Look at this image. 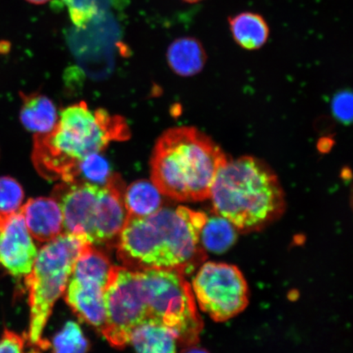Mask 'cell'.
I'll use <instances>...</instances> for the list:
<instances>
[{
	"instance_id": "1",
	"label": "cell",
	"mask_w": 353,
	"mask_h": 353,
	"mask_svg": "<svg viewBox=\"0 0 353 353\" xmlns=\"http://www.w3.org/2000/svg\"><path fill=\"white\" fill-rule=\"evenodd\" d=\"M207 218L185 206L161 208L145 217L128 216L117 241L119 259L132 270L191 272L206 258L201 232Z\"/></svg>"
},
{
	"instance_id": "2",
	"label": "cell",
	"mask_w": 353,
	"mask_h": 353,
	"mask_svg": "<svg viewBox=\"0 0 353 353\" xmlns=\"http://www.w3.org/2000/svg\"><path fill=\"white\" fill-rule=\"evenodd\" d=\"M130 138L125 119L103 109L92 112L81 101L61 110L52 130L34 134L33 164L47 179L72 183L77 181L83 159L100 153L114 141Z\"/></svg>"
},
{
	"instance_id": "3",
	"label": "cell",
	"mask_w": 353,
	"mask_h": 353,
	"mask_svg": "<svg viewBox=\"0 0 353 353\" xmlns=\"http://www.w3.org/2000/svg\"><path fill=\"white\" fill-rule=\"evenodd\" d=\"M228 159L217 144L194 127L167 130L151 159L152 182L162 195L196 202L210 197L219 170Z\"/></svg>"
},
{
	"instance_id": "4",
	"label": "cell",
	"mask_w": 353,
	"mask_h": 353,
	"mask_svg": "<svg viewBox=\"0 0 353 353\" xmlns=\"http://www.w3.org/2000/svg\"><path fill=\"white\" fill-rule=\"evenodd\" d=\"M216 214L237 231H256L281 216L285 194L277 176L252 157L228 160L216 176L210 197Z\"/></svg>"
},
{
	"instance_id": "5",
	"label": "cell",
	"mask_w": 353,
	"mask_h": 353,
	"mask_svg": "<svg viewBox=\"0 0 353 353\" xmlns=\"http://www.w3.org/2000/svg\"><path fill=\"white\" fill-rule=\"evenodd\" d=\"M90 245L83 234L63 232L39 251L32 271L26 276L29 291L30 343L47 345L42 339L44 327L57 300L65 292L79 256Z\"/></svg>"
},
{
	"instance_id": "6",
	"label": "cell",
	"mask_w": 353,
	"mask_h": 353,
	"mask_svg": "<svg viewBox=\"0 0 353 353\" xmlns=\"http://www.w3.org/2000/svg\"><path fill=\"white\" fill-rule=\"evenodd\" d=\"M138 273L148 323L173 330L178 341L195 344L203 329L195 296L183 272L173 269H145Z\"/></svg>"
},
{
	"instance_id": "7",
	"label": "cell",
	"mask_w": 353,
	"mask_h": 353,
	"mask_svg": "<svg viewBox=\"0 0 353 353\" xmlns=\"http://www.w3.org/2000/svg\"><path fill=\"white\" fill-rule=\"evenodd\" d=\"M105 321L101 334L114 347L130 343L132 333L148 323L147 307L141 295L138 273L112 266L104 295Z\"/></svg>"
},
{
	"instance_id": "8",
	"label": "cell",
	"mask_w": 353,
	"mask_h": 353,
	"mask_svg": "<svg viewBox=\"0 0 353 353\" xmlns=\"http://www.w3.org/2000/svg\"><path fill=\"white\" fill-rule=\"evenodd\" d=\"M199 307L217 322L233 319L249 303V290L242 272L234 265L208 262L192 281Z\"/></svg>"
},
{
	"instance_id": "9",
	"label": "cell",
	"mask_w": 353,
	"mask_h": 353,
	"mask_svg": "<svg viewBox=\"0 0 353 353\" xmlns=\"http://www.w3.org/2000/svg\"><path fill=\"white\" fill-rule=\"evenodd\" d=\"M108 256L90 245L74 265L65 290L66 303L83 321L101 330L105 321L104 295L109 281Z\"/></svg>"
},
{
	"instance_id": "10",
	"label": "cell",
	"mask_w": 353,
	"mask_h": 353,
	"mask_svg": "<svg viewBox=\"0 0 353 353\" xmlns=\"http://www.w3.org/2000/svg\"><path fill=\"white\" fill-rule=\"evenodd\" d=\"M99 190L98 185L85 181L55 188L54 198L63 210L64 232L83 234L90 243Z\"/></svg>"
},
{
	"instance_id": "11",
	"label": "cell",
	"mask_w": 353,
	"mask_h": 353,
	"mask_svg": "<svg viewBox=\"0 0 353 353\" xmlns=\"http://www.w3.org/2000/svg\"><path fill=\"white\" fill-rule=\"evenodd\" d=\"M125 183L120 175L112 174L100 188L90 243L110 244L118 241L128 217L125 205Z\"/></svg>"
},
{
	"instance_id": "12",
	"label": "cell",
	"mask_w": 353,
	"mask_h": 353,
	"mask_svg": "<svg viewBox=\"0 0 353 353\" xmlns=\"http://www.w3.org/2000/svg\"><path fill=\"white\" fill-rule=\"evenodd\" d=\"M37 254L23 215L19 211L0 229V263L13 276L26 277L32 271Z\"/></svg>"
},
{
	"instance_id": "13",
	"label": "cell",
	"mask_w": 353,
	"mask_h": 353,
	"mask_svg": "<svg viewBox=\"0 0 353 353\" xmlns=\"http://www.w3.org/2000/svg\"><path fill=\"white\" fill-rule=\"evenodd\" d=\"M20 211L35 241L48 243L64 232L63 210L54 197L30 199Z\"/></svg>"
},
{
	"instance_id": "14",
	"label": "cell",
	"mask_w": 353,
	"mask_h": 353,
	"mask_svg": "<svg viewBox=\"0 0 353 353\" xmlns=\"http://www.w3.org/2000/svg\"><path fill=\"white\" fill-rule=\"evenodd\" d=\"M166 57L171 70L183 77L200 73L207 61L206 52L202 43L192 37L175 39L168 48Z\"/></svg>"
},
{
	"instance_id": "15",
	"label": "cell",
	"mask_w": 353,
	"mask_h": 353,
	"mask_svg": "<svg viewBox=\"0 0 353 353\" xmlns=\"http://www.w3.org/2000/svg\"><path fill=\"white\" fill-rule=\"evenodd\" d=\"M21 95L23 103L21 108L20 120L25 129L35 134H47L52 130L59 120L52 101L39 94Z\"/></svg>"
},
{
	"instance_id": "16",
	"label": "cell",
	"mask_w": 353,
	"mask_h": 353,
	"mask_svg": "<svg viewBox=\"0 0 353 353\" xmlns=\"http://www.w3.org/2000/svg\"><path fill=\"white\" fill-rule=\"evenodd\" d=\"M229 26L237 44L247 50L262 48L269 37V26L261 15L241 12L229 17Z\"/></svg>"
},
{
	"instance_id": "17",
	"label": "cell",
	"mask_w": 353,
	"mask_h": 353,
	"mask_svg": "<svg viewBox=\"0 0 353 353\" xmlns=\"http://www.w3.org/2000/svg\"><path fill=\"white\" fill-rule=\"evenodd\" d=\"M176 341L173 330L154 323L139 326L130 339L137 353H176Z\"/></svg>"
},
{
	"instance_id": "18",
	"label": "cell",
	"mask_w": 353,
	"mask_h": 353,
	"mask_svg": "<svg viewBox=\"0 0 353 353\" xmlns=\"http://www.w3.org/2000/svg\"><path fill=\"white\" fill-rule=\"evenodd\" d=\"M161 195L152 182L135 181L125 188L123 196L128 216L141 218L156 213L162 206Z\"/></svg>"
},
{
	"instance_id": "19",
	"label": "cell",
	"mask_w": 353,
	"mask_h": 353,
	"mask_svg": "<svg viewBox=\"0 0 353 353\" xmlns=\"http://www.w3.org/2000/svg\"><path fill=\"white\" fill-rule=\"evenodd\" d=\"M237 229L226 219L218 214L207 218L201 232L203 248L210 252L222 254L235 244Z\"/></svg>"
},
{
	"instance_id": "20",
	"label": "cell",
	"mask_w": 353,
	"mask_h": 353,
	"mask_svg": "<svg viewBox=\"0 0 353 353\" xmlns=\"http://www.w3.org/2000/svg\"><path fill=\"white\" fill-rule=\"evenodd\" d=\"M23 200L21 184L11 176H0V229L11 216L19 213Z\"/></svg>"
},
{
	"instance_id": "21",
	"label": "cell",
	"mask_w": 353,
	"mask_h": 353,
	"mask_svg": "<svg viewBox=\"0 0 353 353\" xmlns=\"http://www.w3.org/2000/svg\"><path fill=\"white\" fill-rule=\"evenodd\" d=\"M88 343L76 322L68 321L52 341L54 353H87Z\"/></svg>"
},
{
	"instance_id": "22",
	"label": "cell",
	"mask_w": 353,
	"mask_h": 353,
	"mask_svg": "<svg viewBox=\"0 0 353 353\" xmlns=\"http://www.w3.org/2000/svg\"><path fill=\"white\" fill-rule=\"evenodd\" d=\"M112 174L109 162L100 153L90 154L79 165V176H83L85 182L98 186L99 184L105 185Z\"/></svg>"
},
{
	"instance_id": "23",
	"label": "cell",
	"mask_w": 353,
	"mask_h": 353,
	"mask_svg": "<svg viewBox=\"0 0 353 353\" xmlns=\"http://www.w3.org/2000/svg\"><path fill=\"white\" fill-rule=\"evenodd\" d=\"M68 8L70 19L79 28H83L98 14L99 6L95 0H64Z\"/></svg>"
},
{
	"instance_id": "24",
	"label": "cell",
	"mask_w": 353,
	"mask_h": 353,
	"mask_svg": "<svg viewBox=\"0 0 353 353\" xmlns=\"http://www.w3.org/2000/svg\"><path fill=\"white\" fill-rule=\"evenodd\" d=\"M334 117L343 125H350L352 121V94L351 91L337 92L331 101Z\"/></svg>"
},
{
	"instance_id": "25",
	"label": "cell",
	"mask_w": 353,
	"mask_h": 353,
	"mask_svg": "<svg viewBox=\"0 0 353 353\" xmlns=\"http://www.w3.org/2000/svg\"><path fill=\"white\" fill-rule=\"evenodd\" d=\"M24 341L20 335L12 331H4L0 341V353H23Z\"/></svg>"
},
{
	"instance_id": "26",
	"label": "cell",
	"mask_w": 353,
	"mask_h": 353,
	"mask_svg": "<svg viewBox=\"0 0 353 353\" xmlns=\"http://www.w3.org/2000/svg\"><path fill=\"white\" fill-rule=\"evenodd\" d=\"M182 353H209L205 350H203V348L198 347H193L188 348V350H184Z\"/></svg>"
},
{
	"instance_id": "27",
	"label": "cell",
	"mask_w": 353,
	"mask_h": 353,
	"mask_svg": "<svg viewBox=\"0 0 353 353\" xmlns=\"http://www.w3.org/2000/svg\"><path fill=\"white\" fill-rule=\"evenodd\" d=\"M26 1L34 4H43L50 2V0H26Z\"/></svg>"
},
{
	"instance_id": "28",
	"label": "cell",
	"mask_w": 353,
	"mask_h": 353,
	"mask_svg": "<svg viewBox=\"0 0 353 353\" xmlns=\"http://www.w3.org/2000/svg\"><path fill=\"white\" fill-rule=\"evenodd\" d=\"M183 1L189 3H195L202 1V0H183Z\"/></svg>"
},
{
	"instance_id": "29",
	"label": "cell",
	"mask_w": 353,
	"mask_h": 353,
	"mask_svg": "<svg viewBox=\"0 0 353 353\" xmlns=\"http://www.w3.org/2000/svg\"><path fill=\"white\" fill-rule=\"evenodd\" d=\"M30 353H35V352H30Z\"/></svg>"
}]
</instances>
